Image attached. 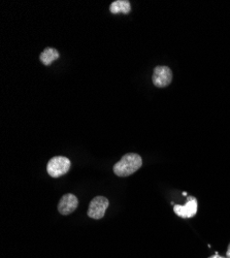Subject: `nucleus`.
Listing matches in <instances>:
<instances>
[{
    "label": "nucleus",
    "mask_w": 230,
    "mask_h": 258,
    "mask_svg": "<svg viewBox=\"0 0 230 258\" xmlns=\"http://www.w3.org/2000/svg\"><path fill=\"white\" fill-rule=\"evenodd\" d=\"M209 258H227V257H223V256H219V255H218V252H216V253H215V255H213V256H211V257H209Z\"/></svg>",
    "instance_id": "1a4fd4ad"
},
{
    "label": "nucleus",
    "mask_w": 230,
    "mask_h": 258,
    "mask_svg": "<svg viewBox=\"0 0 230 258\" xmlns=\"http://www.w3.org/2000/svg\"><path fill=\"white\" fill-rule=\"evenodd\" d=\"M70 166H72V163H70L68 158L63 156H55L50 159V161L48 162L47 171L52 178H59L65 175L70 170Z\"/></svg>",
    "instance_id": "f03ea898"
},
{
    "label": "nucleus",
    "mask_w": 230,
    "mask_h": 258,
    "mask_svg": "<svg viewBox=\"0 0 230 258\" xmlns=\"http://www.w3.org/2000/svg\"><path fill=\"white\" fill-rule=\"evenodd\" d=\"M226 257L227 258H230V243H229V246L227 248V253H226Z\"/></svg>",
    "instance_id": "9d476101"
},
{
    "label": "nucleus",
    "mask_w": 230,
    "mask_h": 258,
    "mask_svg": "<svg viewBox=\"0 0 230 258\" xmlns=\"http://www.w3.org/2000/svg\"><path fill=\"white\" fill-rule=\"evenodd\" d=\"M152 81L158 88L167 87L172 81V69L167 66H156L154 68Z\"/></svg>",
    "instance_id": "20e7f679"
},
{
    "label": "nucleus",
    "mask_w": 230,
    "mask_h": 258,
    "mask_svg": "<svg viewBox=\"0 0 230 258\" xmlns=\"http://www.w3.org/2000/svg\"><path fill=\"white\" fill-rule=\"evenodd\" d=\"M131 11V4L128 0H117L110 5V12L112 14H129Z\"/></svg>",
    "instance_id": "0eeeda50"
},
{
    "label": "nucleus",
    "mask_w": 230,
    "mask_h": 258,
    "mask_svg": "<svg viewBox=\"0 0 230 258\" xmlns=\"http://www.w3.org/2000/svg\"><path fill=\"white\" fill-rule=\"evenodd\" d=\"M143 165V159L136 153H128L124 155L114 165V173L118 177H128L137 172Z\"/></svg>",
    "instance_id": "f257e3e1"
},
{
    "label": "nucleus",
    "mask_w": 230,
    "mask_h": 258,
    "mask_svg": "<svg viewBox=\"0 0 230 258\" xmlns=\"http://www.w3.org/2000/svg\"><path fill=\"white\" fill-rule=\"evenodd\" d=\"M109 208V199L104 197H96L94 198L88 209L87 214L90 218L99 220L105 215V211Z\"/></svg>",
    "instance_id": "7ed1b4c3"
},
{
    "label": "nucleus",
    "mask_w": 230,
    "mask_h": 258,
    "mask_svg": "<svg viewBox=\"0 0 230 258\" xmlns=\"http://www.w3.org/2000/svg\"><path fill=\"white\" fill-rule=\"evenodd\" d=\"M77 206H78V199L76 195L72 193H67L61 198L58 204V211L62 215H69L77 210Z\"/></svg>",
    "instance_id": "423d86ee"
},
{
    "label": "nucleus",
    "mask_w": 230,
    "mask_h": 258,
    "mask_svg": "<svg viewBox=\"0 0 230 258\" xmlns=\"http://www.w3.org/2000/svg\"><path fill=\"white\" fill-rule=\"evenodd\" d=\"M173 211L175 215L181 218H192L197 213V199L194 197H188L184 206L173 204Z\"/></svg>",
    "instance_id": "39448f33"
},
{
    "label": "nucleus",
    "mask_w": 230,
    "mask_h": 258,
    "mask_svg": "<svg viewBox=\"0 0 230 258\" xmlns=\"http://www.w3.org/2000/svg\"><path fill=\"white\" fill-rule=\"evenodd\" d=\"M59 58V52L56 49L53 48H46L42 51L39 56V59L43 65H51L53 62L56 61Z\"/></svg>",
    "instance_id": "6e6552de"
},
{
    "label": "nucleus",
    "mask_w": 230,
    "mask_h": 258,
    "mask_svg": "<svg viewBox=\"0 0 230 258\" xmlns=\"http://www.w3.org/2000/svg\"><path fill=\"white\" fill-rule=\"evenodd\" d=\"M183 195H184V197H187V192L184 191V192H183Z\"/></svg>",
    "instance_id": "9b49d317"
}]
</instances>
